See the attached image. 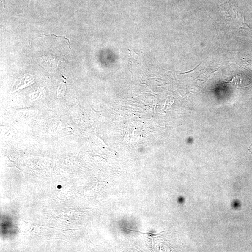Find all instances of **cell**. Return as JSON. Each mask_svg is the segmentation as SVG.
<instances>
[{
  "label": "cell",
  "instance_id": "1",
  "mask_svg": "<svg viewBox=\"0 0 252 252\" xmlns=\"http://www.w3.org/2000/svg\"><path fill=\"white\" fill-rule=\"evenodd\" d=\"M224 20L231 27L237 29H251L245 22L242 15L232 3H224L220 7Z\"/></svg>",
  "mask_w": 252,
  "mask_h": 252
},
{
  "label": "cell",
  "instance_id": "3",
  "mask_svg": "<svg viewBox=\"0 0 252 252\" xmlns=\"http://www.w3.org/2000/svg\"><path fill=\"white\" fill-rule=\"evenodd\" d=\"M42 35H44V36H55V37H58V38H59V37H64V38H65V39H66V40H67L68 41L69 45V48H70V50H71V47H70V46H71V44H70V40H69V39H68V38H66V37H65V36H61V37H59V36H56V35H55V34H51V35H45V34H42Z\"/></svg>",
  "mask_w": 252,
  "mask_h": 252
},
{
  "label": "cell",
  "instance_id": "2",
  "mask_svg": "<svg viewBox=\"0 0 252 252\" xmlns=\"http://www.w3.org/2000/svg\"><path fill=\"white\" fill-rule=\"evenodd\" d=\"M126 229H127V230L130 231H134V232H136V233H140V234H149V235H150V236H156V235H158L160 233H162V232H161V233L158 234H154V233H149V232H147V233H143V232H141V231H136L135 230L130 229H127V228H126ZM162 232H163V231H162Z\"/></svg>",
  "mask_w": 252,
  "mask_h": 252
}]
</instances>
